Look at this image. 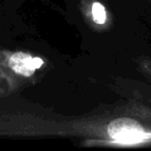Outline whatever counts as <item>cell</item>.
<instances>
[{
    "label": "cell",
    "mask_w": 151,
    "mask_h": 151,
    "mask_svg": "<svg viewBox=\"0 0 151 151\" xmlns=\"http://www.w3.org/2000/svg\"><path fill=\"white\" fill-rule=\"evenodd\" d=\"M92 16L93 20L97 24H105L107 20V14H106V9L101 3L94 2L92 5Z\"/></svg>",
    "instance_id": "3"
},
{
    "label": "cell",
    "mask_w": 151,
    "mask_h": 151,
    "mask_svg": "<svg viewBox=\"0 0 151 151\" xmlns=\"http://www.w3.org/2000/svg\"><path fill=\"white\" fill-rule=\"evenodd\" d=\"M108 134L120 142H140L145 138L142 125L130 118H117L111 121L108 125Z\"/></svg>",
    "instance_id": "1"
},
{
    "label": "cell",
    "mask_w": 151,
    "mask_h": 151,
    "mask_svg": "<svg viewBox=\"0 0 151 151\" xmlns=\"http://www.w3.org/2000/svg\"><path fill=\"white\" fill-rule=\"evenodd\" d=\"M9 64L15 73L25 77H30L36 69L42 67L44 60L38 57H31L26 53L17 52L11 56Z\"/></svg>",
    "instance_id": "2"
}]
</instances>
